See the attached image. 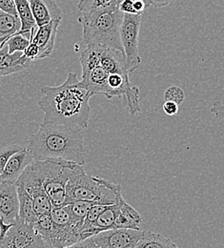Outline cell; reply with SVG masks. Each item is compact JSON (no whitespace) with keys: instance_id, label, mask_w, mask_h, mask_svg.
<instances>
[{"instance_id":"6da1fadb","label":"cell","mask_w":224,"mask_h":248,"mask_svg":"<svg viewBox=\"0 0 224 248\" xmlns=\"http://www.w3.org/2000/svg\"><path fill=\"white\" fill-rule=\"evenodd\" d=\"M37 104L42 110L43 122L60 124L83 131L87 129L90 115V98L93 96L80 85L76 74L69 73L63 84L45 86Z\"/></svg>"},{"instance_id":"7a4b0ae2","label":"cell","mask_w":224,"mask_h":248,"mask_svg":"<svg viewBox=\"0 0 224 248\" xmlns=\"http://www.w3.org/2000/svg\"><path fill=\"white\" fill-rule=\"evenodd\" d=\"M33 159H62L79 165L85 163L83 131L42 122L28 140Z\"/></svg>"},{"instance_id":"3957f363","label":"cell","mask_w":224,"mask_h":248,"mask_svg":"<svg viewBox=\"0 0 224 248\" xmlns=\"http://www.w3.org/2000/svg\"><path fill=\"white\" fill-rule=\"evenodd\" d=\"M120 193H122V190L119 184H115L100 177L90 176L82 165L75 164L66 186V200L63 205L77 201L111 205L116 203L117 197Z\"/></svg>"},{"instance_id":"277c9868","label":"cell","mask_w":224,"mask_h":248,"mask_svg":"<svg viewBox=\"0 0 224 248\" xmlns=\"http://www.w3.org/2000/svg\"><path fill=\"white\" fill-rule=\"evenodd\" d=\"M124 14L119 9L81 15L78 21L83 29V43L99 44L123 51L120 27Z\"/></svg>"},{"instance_id":"5b68a950","label":"cell","mask_w":224,"mask_h":248,"mask_svg":"<svg viewBox=\"0 0 224 248\" xmlns=\"http://www.w3.org/2000/svg\"><path fill=\"white\" fill-rule=\"evenodd\" d=\"M74 162L62 159H33L32 165L54 207L61 206L66 200V186Z\"/></svg>"},{"instance_id":"8992f818","label":"cell","mask_w":224,"mask_h":248,"mask_svg":"<svg viewBox=\"0 0 224 248\" xmlns=\"http://www.w3.org/2000/svg\"><path fill=\"white\" fill-rule=\"evenodd\" d=\"M52 231L46 245L55 248H63L83 241V224L71 215L67 205L54 207L51 212Z\"/></svg>"},{"instance_id":"52a82bcc","label":"cell","mask_w":224,"mask_h":248,"mask_svg":"<svg viewBox=\"0 0 224 248\" xmlns=\"http://www.w3.org/2000/svg\"><path fill=\"white\" fill-rule=\"evenodd\" d=\"M46 243L35 230L33 224L18 217L3 237L0 248H45Z\"/></svg>"},{"instance_id":"ba28073f","label":"cell","mask_w":224,"mask_h":248,"mask_svg":"<svg viewBox=\"0 0 224 248\" xmlns=\"http://www.w3.org/2000/svg\"><path fill=\"white\" fill-rule=\"evenodd\" d=\"M141 16L142 15L124 14L120 27V40L130 74L134 72L141 63L138 54V34Z\"/></svg>"},{"instance_id":"9c48e42d","label":"cell","mask_w":224,"mask_h":248,"mask_svg":"<svg viewBox=\"0 0 224 248\" xmlns=\"http://www.w3.org/2000/svg\"><path fill=\"white\" fill-rule=\"evenodd\" d=\"M23 186L32 198L33 210L37 217L50 215L54 206L43 187L41 180L37 175L32 162L23 171L20 178L15 183Z\"/></svg>"},{"instance_id":"30bf717a","label":"cell","mask_w":224,"mask_h":248,"mask_svg":"<svg viewBox=\"0 0 224 248\" xmlns=\"http://www.w3.org/2000/svg\"><path fill=\"white\" fill-rule=\"evenodd\" d=\"M143 234L140 228H118L99 232L92 239L99 248H135Z\"/></svg>"},{"instance_id":"8fae6325","label":"cell","mask_w":224,"mask_h":248,"mask_svg":"<svg viewBox=\"0 0 224 248\" xmlns=\"http://www.w3.org/2000/svg\"><path fill=\"white\" fill-rule=\"evenodd\" d=\"M60 22L61 20H54L31 31L30 41L39 50L38 60L46 59L54 52L57 32Z\"/></svg>"},{"instance_id":"7c38bea8","label":"cell","mask_w":224,"mask_h":248,"mask_svg":"<svg viewBox=\"0 0 224 248\" xmlns=\"http://www.w3.org/2000/svg\"><path fill=\"white\" fill-rule=\"evenodd\" d=\"M19 217V200L15 184H0V218L7 224Z\"/></svg>"},{"instance_id":"4fadbf2b","label":"cell","mask_w":224,"mask_h":248,"mask_svg":"<svg viewBox=\"0 0 224 248\" xmlns=\"http://www.w3.org/2000/svg\"><path fill=\"white\" fill-rule=\"evenodd\" d=\"M32 161L33 156L27 146L20 151L15 153L9 158L2 174L0 175V184H15L22 175L25 168L30 165Z\"/></svg>"},{"instance_id":"5bb4252c","label":"cell","mask_w":224,"mask_h":248,"mask_svg":"<svg viewBox=\"0 0 224 248\" xmlns=\"http://www.w3.org/2000/svg\"><path fill=\"white\" fill-rule=\"evenodd\" d=\"M29 3L37 27L62 19L61 10L55 0H29Z\"/></svg>"},{"instance_id":"9a60e30c","label":"cell","mask_w":224,"mask_h":248,"mask_svg":"<svg viewBox=\"0 0 224 248\" xmlns=\"http://www.w3.org/2000/svg\"><path fill=\"white\" fill-rule=\"evenodd\" d=\"M108 76L109 73L99 65L87 75L82 76L80 85L92 95L103 94L108 99H112L108 86Z\"/></svg>"},{"instance_id":"2e32d148","label":"cell","mask_w":224,"mask_h":248,"mask_svg":"<svg viewBox=\"0 0 224 248\" xmlns=\"http://www.w3.org/2000/svg\"><path fill=\"white\" fill-rule=\"evenodd\" d=\"M5 42L0 46V77L9 76L23 71L29 66L30 62L23 55V52L9 54L8 47L6 46Z\"/></svg>"},{"instance_id":"e0dca14e","label":"cell","mask_w":224,"mask_h":248,"mask_svg":"<svg viewBox=\"0 0 224 248\" xmlns=\"http://www.w3.org/2000/svg\"><path fill=\"white\" fill-rule=\"evenodd\" d=\"M100 65L109 74L130 75L124 52L116 48H104L100 58Z\"/></svg>"},{"instance_id":"ac0fdd59","label":"cell","mask_w":224,"mask_h":248,"mask_svg":"<svg viewBox=\"0 0 224 248\" xmlns=\"http://www.w3.org/2000/svg\"><path fill=\"white\" fill-rule=\"evenodd\" d=\"M106 46L99 44L86 45V49L80 54L79 62L82 69V76L87 75L100 65V58L102 51Z\"/></svg>"},{"instance_id":"d6986e66","label":"cell","mask_w":224,"mask_h":248,"mask_svg":"<svg viewBox=\"0 0 224 248\" xmlns=\"http://www.w3.org/2000/svg\"><path fill=\"white\" fill-rule=\"evenodd\" d=\"M118 203L107 205L106 208L101 212V214L96 218V222L92 229L89 231L90 237H93L99 232L114 229V223L119 213Z\"/></svg>"},{"instance_id":"ffe728a7","label":"cell","mask_w":224,"mask_h":248,"mask_svg":"<svg viewBox=\"0 0 224 248\" xmlns=\"http://www.w3.org/2000/svg\"><path fill=\"white\" fill-rule=\"evenodd\" d=\"M15 3L17 15L21 21V30L19 31V33L24 34L25 36L30 35L31 37V31L33 29L37 28V25L32 16L29 0H15Z\"/></svg>"},{"instance_id":"44dd1931","label":"cell","mask_w":224,"mask_h":248,"mask_svg":"<svg viewBox=\"0 0 224 248\" xmlns=\"http://www.w3.org/2000/svg\"><path fill=\"white\" fill-rule=\"evenodd\" d=\"M16 187L19 200V217L28 223L34 224L38 217L33 210L32 198L23 186L16 185Z\"/></svg>"},{"instance_id":"7402d4cb","label":"cell","mask_w":224,"mask_h":248,"mask_svg":"<svg viewBox=\"0 0 224 248\" xmlns=\"http://www.w3.org/2000/svg\"><path fill=\"white\" fill-rule=\"evenodd\" d=\"M122 0H79L77 4L81 15H89L96 12L119 9Z\"/></svg>"},{"instance_id":"603a6c76","label":"cell","mask_w":224,"mask_h":248,"mask_svg":"<svg viewBox=\"0 0 224 248\" xmlns=\"http://www.w3.org/2000/svg\"><path fill=\"white\" fill-rule=\"evenodd\" d=\"M135 248H179L171 239L150 231H144Z\"/></svg>"},{"instance_id":"cb8c5ba5","label":"cell","mask_w":224,"mask_h":248,"mask_svg":"<svg viewBox=\"0 0 224 248\" xmlns=\"http://www.w3.org/2000/svg\"><path fill=\"white\" fill-rule=\"evenodd\" d=\"M21 30V21L18 16H12L0 11V37L13 35Z\"/></svg>"},{"instance_id":"d4e9b609","label":"cell","mask_w":224,"mask_h":248,"mask_svg":"<svg viewBox=\"0 0 224 248\" xmlns=\"http://www.w3.org/2000/svg\"><path fill=\"white\" fill-rule=\"evenodd\" d=\"M31 41L30 38L26 37L24 34L19 32L13 34L6 42V46L8 47L9 54H14L15 52H23L28 48Z\"/></svg>"},{"instance_id":"484cf974","label":"cell","mask_w":224,"mask_h":248,"mask_svg":"<svg viewBox=\"0 0 224 248\" xmlns=\"http://www.w3.org/2000/svg\"><path fill=\"white\" fill-rule=\"evenodd\" d=\"M68 206L69 211L73 217L75 219L84 222V219L87 216L89 210L95 205V203L90 202H84V201H77L69 204H65Z\"/></svg>"},{"instance_id":"4316f807","label":"cell","mask_w":224,"mask_h":248,"mask_svg":"<svg viewBox=\"0 0 224 248\" xmlns=\"http://www.w3.org/2000/svg\"><path fill=\"white\" fill-rule=\"evenodd\" d=\"M24 147L19 144H9L0 148V175L2 174L9 158Z\"/></svg>"},{"instance_id":"83f0119b","label":"cell","mask_w":224,"mask_h":248,"mask_svg":"<svg viewBox=\"0 0 224 248\" xmlns=\"http://www.w3.org/2000/svg\"><path fill=\"white\" fill-rule=\"evenodd\" d=\"M164 99L165 101L175 102L179 106L185 99V93L178 86H170L164 92Z\"/></svg>"},{"instance_id":"f1b7e54d","label":"cell","mask_w":224,"mask_h":248,"mask_svg":"<svg viewBox=\"0 0 224 248\" xmlns=\"http://www.w3.org/2000/svg\"><path fill=\"white\" fill-rule=\"evenodd\" d=\"M0 11L12 16H18L15 0H0Z\"/></svg>"},{"instance_id":"f546056e","label":"cell","mask_w":224,"mask_h":248,"mask_svg":"<svg viewBox=\"0 0 224 248\" xmlns=\"http://www.w3.org/2000/svg\"><path fill=\"white\" fill-rule=\"evenodd\" d=\"M119 10L123 14L138 15L134 7V0H122L119 4Z\"/></svg>"},{"instance_id":"4dcf8cb0","label":"cell","mask_w":224,"mask_h":248,"mask_svg":"<svg viewBox=\"0 0 224 248\" xmlns=\"http://www.w3.org/2000/svg\"><path fill=\"white\" fill-rule=\"evenodd\" d=\"M210 112L215 116L216 119L218 120H224V104L222 103L221 101H216Z\"/></svg>"},{"instance_id":"1f68e13d","label":"cell","mask_w":224,"mask_h":248,"mask_svg":"<svg viewBox=\"0 0 224 248\" xmlns=\"http://www.w3.org/2000/svg\"><path fill=\"white\" fill-rule=\"evenodd\" d=\"M162 108L168 116H176L179 113V105L172 101H165Z\"/></svg>"},{"instance_id":"d6a6232c","label":"cell","mask_w":224,"mask_h":248,"mask_svg":"<svg viewBox=\"0 0 224 248\" xmlns=\"http://www.w3.org/2000/svg\"><path fill=\"white\" fill-rule=\"evenodd\" d=\"M94 246H95V243H94V241H93V239L91 237V238H88V239H86L84 241L78 242L76 244H74L72 246H69V247H66V248H92Z\"/></svg>"},{"instance_id":"836d02e7","label":"cell","mask_w":224,"mask_h":248,"mask_svg":"<svg viewBox=\"0 0 224 248\" xmlns=\"http://www.w3.org/2000/svg\"><path fill=\"white\" fill-rule=\"evenodd\" d=\"M134 7L138 15H142L147 8L146 4L142 0H134Z\"/></svg>"},{"instance_id":"e575fe53","label":"cell","mask_w":224,"mask_h":248,"mask_svg":"<svg viewBox=\"0 0 224 248\" xmlns=\"http://www.w3.org/2000/svg\"><path fill=\"white\" fill-rule=\"evenodd\" d=\"M172 0H150V4L155 8H163L171 3Z\"/></svg>"},{"instance_id":"d590c367","label":"cell","mask_w":224,"mask_h":248,"mask_svg":"<svg viewBox=\"0 0 224 248\" xmlns=\"http://www.w3.org/2000/svg\"><path fill=\"white\" fill-rule=\"evenodd\" d=\"M12 35H9V36H4V37H0V46L6 41V40H8L10 37H11Z\"/></svg>"},{"instance_id":"8d00e7d4","label":"cell","mask_w":224,"mask_h":248,"mask_svg":"<svg viewBox=\"0 0 224 248\" xmlns=\"http://www.w3.org/2000/svg\"><path fill=\"white\" fill-rule=\"evenodd\" d=\"M145 4H146V6H147V8L149 7V6H151V4H150V0H142Z\"/></svg>"},{"instance_id":"74e56055","label":"cell","mask_w":224,"mask_h":248,"mask_svg":"<svg viewBox=\"0 0 224 248\" xmlns=\"http://www.w3.org/2000/svg\"><path fill=\"white\" fill-rule=\"evenodd\" d=\"M99 248L98 247H96V245L94 246V247H92V248Z\"/></svg>"}]
</instances>
